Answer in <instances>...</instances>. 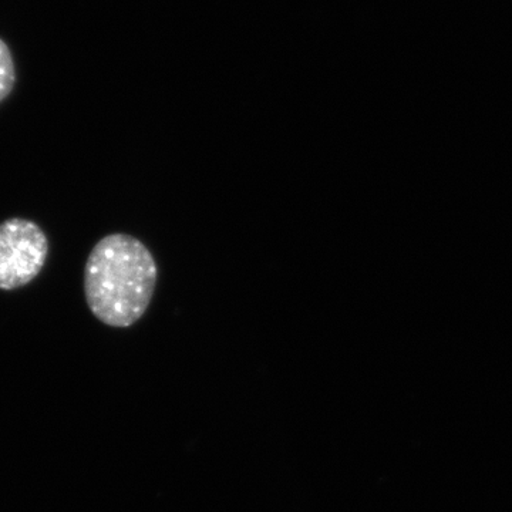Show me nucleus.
I'll return each mask as SVG.
<instances>
[{
  "label": "nucleus",
  "instance_id": "obj_1",
  "mask_svg": "<svg viewBox=\"0 0 512 512\" xmlns=\"http://www.w3.org/2000/svg\"><path fill=\"white\" fill-rule=\"evenodd\" d=\"M158 268L150 249L127 234L101 238L84 266L90 312L111 328H130L143 318L156 292Z\"/></svg>",
  "mask_w": 512,
  "mask_h": 512
},
{
  "label": "nucleus",
  "instance_id": "obj_2",
  "mask_svg": "<svg viewBox=\"0 0 512 512\" xmlns=\"http://www.w3.org/2000/svg\"><path fill=\"white\" fill-rule=\"evenodd\" d=\"M49 239L36 222L9 218L0 224V291H16L45 268Z\"/></svg>",
  "mask_w": 512,
  "mask_h": 512
},
{
  "label": "nucleus",
  "instance_id": "obj_3",
  "mask_svg": "<svg viewBox=\"0 0 512 512\" xmlns=\"http://www.w3.org/2000/svg\"><path fill=\"white\" fill-rule=\"evenodd\" d=\"M16 66L8 43L0 39V103L8 99L15 89Z\"/></svg>",
  "mask_w": 512,
  "mask_h": 512
}]
</instances>
